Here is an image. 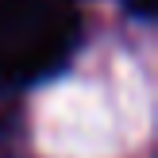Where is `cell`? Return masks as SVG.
<instances>
[{
    "label": "cell",
    "instance_id": "6da1fadb",
    "mask_svg": "<svg viewBox=\"0 0 158 158\" xmlns=\"http://www.w3.org/2000/svg\"><path fill=\"white\" fill-rule=\"evenodd\" d=\"M81 43L73 0H0V93L62 73Z\"/></svg>",
    "mask_w": 158,
    "mask_h": 158
},
{
    "label": "cell",
    "instance_id": "7a4b0ae2",
    "mask_svg": "<svg viewBox=\"0 0 158 158\" xmlns=\"http://www.w3.org/2000/svg\"><path fill=\"white\" fill-rule=\"evenodd\" d=\"M15 135H19V123H15L12 116H0V158H12Z\"/></svg>",
    "mask_w": 158,
    "mask_h": 158
},
{
    "label": "cell",
    "instance_id": "3957f363",
    "mask_svg": "<svg viewBox=\"0 0 158 158\" xmlns=\"http://www.w3.org/2000/svg\"><path fill=\"white\" fill-rule=\"evenodd\" d=\"M127 4L131 15H139V19H154V0H123Z\"/></svg>",
    "mask_w": 158,
    "mask_h": 158
}]
</instances>
